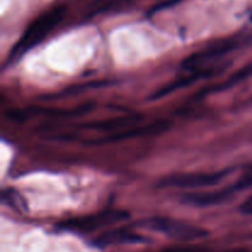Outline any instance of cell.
<instances>
[{"label": "cell", "instance_id": "obj_1", "mask_svg": "<svg viewBox=\"0 0 252 252\" xmlns=\"http://www.w3.org/2000/svg\"><path fill=\"white\" fill-rule=\"evenodd\" d=\"M64 15H65V6H57L48 10L43 15L37 17L33 22H31L19 41L12 47L11 52L9 53V58H7L9 63L19 59L22 54L43 41L44 37L49 34V32L53 31L54 27L63 20Z\"/></svg>", "mask_w": 252, "mask_h": 252}, {"label": "cell", "instance_id": "obj_2", "mask_svg": "<svg viewBox=\"0 0 252 252\" xmlns=\"http://www.w3.org/2000/svg\"><path fill=\"white\" fill-rule=\"evenodd\" d=\"M137 228L147 229V230L160 233L170 239L180 241H192L203 239L208 236V230L189 221L181 219L170 218V217H152L137 221Z\"/></svg>", "mask_w": 252, "mask_h": 252}, {"label": "cell", "instance_id": "obj_3", "mask_svg": "<svg viewBox=\"0 0 252 252\" xmlns=\"http://www.w3.org/2000/svg\"><path fill=\"white\" fill-rule=\"evenodd\" d=\"M128 218H129V213L126 211H121V209L108 211L107 209V211H102L100 213L91 214V216L66 219L58 224V228L78 234H89L98 229L106 228V226L122 223Z\"/></svg>", "mask_w": 252, "mask_h": 252}, {"label": "cell", "instance_id": "obj_4", "mask_svg": "<svg viewBox=\"0 0 252 252\" xmlns=\"http://www.w3.org/2000/svg\"><path fill=\"white\" fill-rule=\"evenodd\" d=\"M233 169L219 170L213 172H189V174H177L167 176L159 182L161 189H204L213 187L223 182Z\"/></svg>", "mask_w": 252, "mask_h": 252}, {"label": "cell", "instance_id": "obj_5", "mask_svg": "<svg viewBox=\"0 0 252 252\" xmlns=\"http://www.w3.org/2000/svg\"><path fill=\"white\" fill-rule=\"evenodd\" d=\"M236 47H238V42L231 41V39L219 42L216 46L209 47V48L203 49V51L196 52V53L187 57L184 61V63H182V69L186 71H189V73L202 70L204 66L211 64L212 62L217 61V59H219L220 57L230 53V52L234 51Z\"/></svg>", "mask_w": 252, "mask_h": 252}, {"label": "cell", "instance_id": "obj_6", "mask_svg": "<svg viewBox=\"0 0 252 252\" xmlns=\"http://www.w3.org/2000/svg\"><path fill=\"white\" fill-rule=\"evenodd\" d=\"M148 241L149 240L145 236L139 235L130 229L118 228L102 233L93 241V244L96 248L102 249L107 246L122 245V244H144Z\"/></svg>", "mask_w": 252, "mask_h": 252}, {"label": "cell", "instance_id": "obj_7", "mask_svg": "<svg viewBox=\"0 0 252 252\" xmlns=\"http://www.w3.org/2000/svg\"><path fill=\"white\" fill-rule=\"evenodd\" d=\"M252 76V62L249 64L244 65L243 68H240L239 70L234 71L230 76H229L226 80L220 81V83L216 84L213 86H209L208 89L202 91V95H206V94L209 93H219V91H225L229 90V89L234 88V86L239 85L243 81L248 80Z\"/></svg>", "mask_w": 252, "mask_h": 252}, {"label": "cell", "instance_id": "obj_8", "mask_svg": "<svg viewBox=\"0 0 252 252\" xmlns=\"http://www.w3.org/2000/svg\"><path fill=\"white\" fill-rule=\"evenodd\" d=\"M2 198H4L5 202L9 203V206L14 207L17 211H21L22 209V206H24V204H21V202H20L21 201V197H20L19 193L12 191V189H6V191H4Z\"/></svg>", "mask_w": 252, "mask_h": 252}, {"label": "cell", "instance_id": "obj_9", "mask_svg": "<svg viewBox=\"0 0 252 252\" xmlns=\"http://www.w3.org/2000/svg\"><path fill=\"white\" fill-rule=\"evenodd\" d=\"M241 212L244 214H252V202H244L241 204Z\"/></svg>", "mask_w": 252, "mask_h": 252}, {"label": "cell", "instance_id": "obj_10", "mask_svg": "<svg viewBox=\"0 0 252 252\" xmlns=\"http://www.w3.org/2000/svg\"><path fill=\"white\" fill-rule=\"evenodd\" d=\"M196 252H208V251H202L197 249ZM223 252H252L251 250H248V249H235V250H228V251H223Z\"/></svg>", "mask_w": 252, "mask_h": 252}, {"label": "cell", "instance_id": "obj_11", "mask_svg": "<svg viewBox=\"0 0 252 252\" xmlns=\"http://www.w3.org/2000/svg\"><path fill=\"white\" fill-rule=\"evenodd\" d=\"M246 202H252V196L249 199H246Z\"/></svg>", "mask_w": 252, "mask_h": 252}]
</instances>
